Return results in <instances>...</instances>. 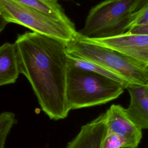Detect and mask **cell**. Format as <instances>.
<instances>
[{"label": "cell", "instance_id": "1", "mask_svg": "<svg viewBox=\"0 0 148 148\" xmlns=\"http://www.w3.org/2000/svg\"><path fill=\"white\" fill-rule=\"evenodd\" d=\"M14 43L20 73L29 82L42 111L51 120L66 117V43L35 32L18 35Z\"/></svg>", "mask_w": 148, "mask_h": 148}, {"label": "cell", "instance_id": "2", "mask_svg": "<svg viewBox=\"0 0 148 148\" xmlns=\"http://www.w3.org/2000/svg\"><path fill=\"white\" fill-rule=\"evenodd\" d=\"M124 89L117 82L69 64L66 98L69 111L108 103L120 96Z\"/></svg>", "mask_w": 148, "mask_h": 148}, {"label": "cell", "instance_id": "3", "mask_svg": "<svg viewBox=\"0 0 148 148\" xmlns=\"http://www.w3.org/2000/svg\"><path fill=\"white\" fill-rule=\"evenodd\" d=\"M68 55L90 61L119 75L130 84H148V66L109 48L77 36L66 44Z\"/></svg>", "mask_w": 148, "mask_h": 148}, {"label": "cell", "instance_id": "4", "mask_svg": "<svg viewBox=\"0 0 148 148\" xmlns=\"http://www.w3.org/2000/svg\"><path fill=\"white\" fill-rule=\"evenodd\" d=\"M139 1L101 2L90 9L79 35L84 38H102L125 33Z\"/></svg>", "mask_w": 148, "mask_h": 148}, {"label": "cell", "instance_id": "5", "mask_svg": "<svg viewBox=\"0 0 148 148\" xmlns=\"http://www.w3.org/2000/svg\"><path fill=\"white\" fill-rule=\"evenodd\" d=\"M0 13L8 23L18 24L66 44L78 35L77 31L59 20L14 0H0Z\"/></svg>", "mask_w": 148, "mask_h": 148}, {"label": "cell", "instance_id": "6", "mask_svg": "<svg viewBox=\"0 0 148 148\" xmlns=\"http://www.w3.org/2000/svg\"><path fill=\"white\" fill-rule=\"evenodd\" d=\"M79 37L87 42L115 50L148 66V35L125 32L102 38H84L79 35Z\"/></svg>", "mask_w": 148, "mask_h": 148}, {"label": "cell", "instance_id": "7", "mask_svg": "<svg viewBox=\"0 0 148 148\" xmlns=\"http://www.w3.org/2000/svg\"><path fill=\"white\" fill-rule=\"evenodd\" d=\"M106 113V132L123 137L128 142L130 148H136L142 138V129L128 117L125 109L120 105L113 104Z\"/></svg>", "mask_w": 148, "mask_h": 148}, {"label": "cell", "instance_id": "8", "mask_svg": "<svg viewBox=\"0 0 148 148\" xmlns=\"http://www.w3.org/2000/svg\"><path fill=\"white\" fill-rule=\"evenodd\" d=\"M106 124L105 112L83 125L75 138L68 143L66 148H102Z\"/></svg>", "mask_w": 148, "mask_h": 148}, {"label": "cell", "instance_id": "9", "mask_svg": "<svg viewBox=\"0 0 148 148\" xmlns=\"http://www.w3.org/2000/svg\"><path fill=\"white\" fill-rule=\"evenodd\" d=\"M125 89L130 96L127 115L142 130L148 129V84H130Z\"/></svg>", "mask_w": 148, "mask_h": 148}, {"label": "cell", "instance_id": "10", "mask_svg": "<svg viewBox=\"0 0 148 148\" xmlns=\"http://www.w3.org/2000/svg\"><path fill=\"white\" fill-rule=\"evenodd\" d=\"M20 73L15 43L0 46V86L14 83Z\"/></svg>", "mask_w": 148, "mask_h": 148}, {"label": "cell", "instance_id": "11", "mask_svg": "<svg viewBox=\"0 0 148 148\" xmlns=\"http://www.w3.org/2000/svg\"><path fill=\"white\" fill-rule=\"evenodd\" d=\"M24 5L42 12L65 24L72 30L76 31L73 23L64 13L57 0H14Z\"/></svg>", "mask_w": 148, "mask_h": 148}, {"label": "cell", "instance_id": "12", "mask_svg": "<svg viewBox=\"0 0 148 148\" xmlns=\"http://www.w3.org/2000/svg\"><path fill=\"white\" fill-rule=\"evenodd\" d=\"M68 61L69 64L76 68L93 72L117 82L122 84L125 87V89L128 85L130 84V83L121 76L90 61L72 57L68 55Z\"/></svg>", "mask_w": 148, "mask_h": 148}, {"label": "cell", "instance_id": "13", "mask_svg": "<svg viewBox=\"0 0 148 148\" xmlns=\"http://www.w3.org/2000/svg\"><path fill=\"white\" fill-rule=\"evenodd\" d=\"M17 121L13 112L5 111L0 113V148H5L7 137Z\"/></svg>", "mask_w": 148, "mask_h": 148}, {"label": "cell", "instance_id": "14", "mask_svg": "<svg viewBox=\"0 0 148 148\" xmlns=\"http://www.w3.org/2000/svg\"><path fill=\"white\" fill-rule=\"evenodd\" d=\"M102 148H130V146L128 142L123 137L106 132Z\"/></svg>", "mask_w": 148, "mask_h": 148}, {"label": "cell", "instance_id": "15", "mask_svg": "<svg viewBox=\"0 0 148 148\" xmlns=\"http://www.w3.org/2000/svg\"><path fill=\"white\" fill-rule=\"evenodd\" d=\"M147 23H148V1L141 8L132 13L127 31L134 27Z\"/></svg>", "mask_w": 148, "mask_h": 148}, {"label": "cell", "instance_id": "16", "mask_svg": "<svg viewBox=\"0 0 148 148\" xmlns=\"http://www.w3.org/2000/svg\"><path fill=\"white\" fill-rule=\"evenodd\" d=\"M125 32L134 34L148 35V23L134 27Z\"/></svg>", "mask_w": 148, "mask_h": 148}, {"label": "cell", "instance_id": "17", "mask_svg": "<svg viewBox=\"0 0 148 148\" xmlns=\"http://www.w3.org/2000/svg\"><path fill=\"white\" fill-rule=\"evenodd\" d=\"M8 23L5 20L2 14L0 13V32L5 28Z\"/></svg>", "mask_w": 148, "mask_h": 148}, {"label": "cell", "instance_id": "18", "mask_svg": "<svg viewBox=\"0 0 148 148\" xmlns=\"http://www.w3.org/2000/svg\"><path fill=\"white\" fill-rule=\"evenodd\" d=\"M57 1H58V0H57Z\"/></svg>", "mask_w": 148, "mask_h": 148}]
</instances>
